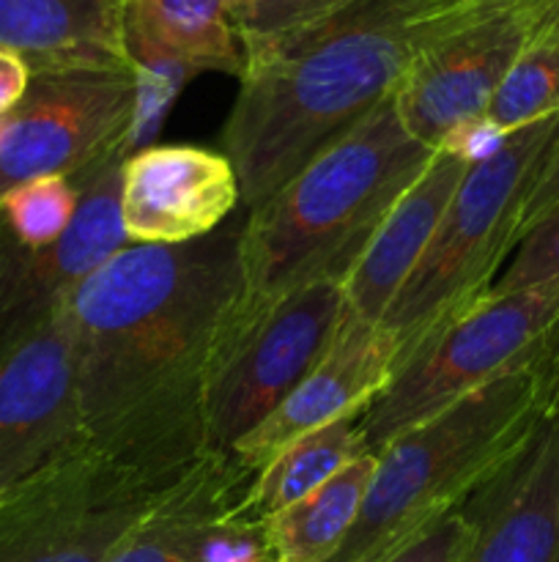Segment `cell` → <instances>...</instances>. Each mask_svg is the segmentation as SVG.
<instances>
[{
    "mask_svg": "<svg viewBox=\"0 0 559 562\" xmlns=\"http://www.w3.org/2000/svg\"><path fill=\"white\" fill-rule=\"evenodd\" d=\"M244 217L184 245H126L66 300L80 439L173 483L214 453L208 390L244 305Z\"/></svg>",
    "mask_w": 559,
    "mask_h": 562,
    "instance_id": "6da1fadb",
    "label": "cell"
},
{
    "mask_svg": "<svg viewBox=\"0 0 559 562\" xmlns=\"http://www.w3.org/2000/svg\"><path fill=\"white\" fill-rule=\"evenodd\" d=\"M469 14L442 0H351L312 25L247 47L223 126L241 206L250 212L266 201L392 99L417 53Z\"/></svg>",
    "mask_w": 559,
    "mask_h": 562,
    "instance_id": "7a4b0ae2",
    "label": "cell"
},
{
    "mask_svg": "<svg viewBox=\"0 0 559 562\" xmlns=\"http://www.w3.org/2000/svg\"><path fill=\"white\" fill-rule=\"evenodd\" d=\"M433 154L406 132L387 99L252 206L241 231L244 311L318 278L343 280Z\"/></svg>",
    "mask_w": 559,
    "mask_h": 562,
    "instance_id": "3957f363",
    "label": "cell"
},
{
    "mask_svg": "<svg viewBox=\"0 0 559 562\" xmlns=\"http://www.w3.org/2000/svg\"><path fill=\"white\" fill-rule=\"evenodd\" d=\"M557 395L559 360L497 379L395 437L376 456L360 516L327 562H387L464 508L532 442Z\"/></svg>",
    "mask_w": 559,
    "mask_h": 562,
    "instance_id": "277c9868",
    "label": "cell"
},
{
    "mask_svg": "<svg viewBox=\"0 0 559 562\" xmlns=\"http://www.w3.org/2000/svg\"><path fill=\"white\" fill-rule=\"evenodd\" d=\"M559 137V113L515 130L469 165L425 256L384 313L400 360L453 313L491 291L499 267L518 245L521 212ZM398 371V368H395Z\"/></svg>",
    "mask_w": 559,
    "mask_h": 562,
    "instance_id": "5b68a950",
    "label": "cell"
},
{
    "mask_svg": "<svg viewBox=\"0 0 559 562\" xmlns=\"http://www.w3.org/2000/svg\"><path fill=\"white\" fill-rule=\"evenodd\" d=\"M559 360V278L510 294H486L453 313L398 362L367 406L362 442L378 456L395 437L475 390Z\"/></svg>",
    "mask_w": 559,
    "mask_h": 562,
    "instance_id": "8992f818",
    "label": "cell"
},
{
    "mask_svg": "<svg viewBox=\"0 0 559 562\" xmlns=\"http://www.w3.org/2000/svg\"><path fill=\"white\" fill-rule=\"evenodd\" d=\"M168 486L80 439L0 499V562H110Z\"/></svg>",
    "mask_w": 559,
    "mask_h": 562,
    "instance_id": "52a82bcc",
    "label": "cell"
},
{
    "mask_svg": "<svg viewBox=\"0 0 559 562\" xmlns=\"http://www.w3.org/2000/svg\"><path fill=\"white\" fill-rule=\"evenodd\" d=\"M345 318L343 280L318 278L244 311L208 390V442L230 453L323 360Z\"/></svg>",
    "mask_w": 559,
    "mask_h": 562,
    "instance_id": "ba28073f",
    "label": "cell"
},
{
    "mask_svg": "<svg viewBox=\"0 0 559 562\" xmlns=\"http://www.w3.org/2000/svg\"><path fill=\"white\" fill-rule=\"evenodd\" d=\"M135 71H44L5 115L0 198L38 176L80 179L118 151H132Z\"/></svg>",
    "mask_w": 559,
    "mask_h": 562,
    "instance_id": "9c48e42d",
    "label": "cell"
},
{
    "mask_svg": "<svg viewBox=\"0 0 559 562\" xmlns=\"http://www.w3.org/2000/svg\"><path fill=\"white\" fill-rule=\"evenodd\" d=\"M537 0L482 5L417 53L392 93L406 132L431 151L486 119L491 97L537 25Z\"/></svg>",
    "mask_w": 559,
    "mask_h": 562,
    "instance_id": "30bf717a",
    "label": "cell"
},
{
    "mask_svg": "<svg viewBox=\"0 0 559 562\" xmlns=\"http://www.w3.org/2000/svg\"><path fill=\"white\" fill-rule=\"evenodd\" d=\"M124 159L126 151H118L75 179L80 203L55 245L27 250L0 228V355L129 245L121 223Z\"/></svg>",
    "mask_w": 559,
    "mask_h": 562,
    "instance_id": "8fae6325",
    "label": "cell"
},
{
    "mask_svg": "<svg viewBox=\"0 0 559 562\" xmlns=\"http://www.w3.org/2000/svg\"><path fill=\"white\" fill-rule=\"evenodd\" d=\"M80 442L66 302L0 355V497Z\"/></svg>",
    "mask_w": 559,
    "mask_h": 562,
    "instance_id": "7c38bea8",
    "label": "cell"
},
{
    "mask_svg": "<svg viewBox=\"0 0 559 562\" xmlns=\"http://www.w3.org/2000/svg\"><path fill=\"white\" fill-rule=\"evenodd\" d=\"M239 206V179L223 151L190 143L142 146L121 165V223L129 245L201 239Z\"/></svg>",
    "mask_w": 559,
    "mask_h": 562,
    "instance_id": "4fadbf2b",
    "label": "cell"
},
{
    "mask_svg": "<svg viewBox=\"0 0 559 562\" xmlns=\"http://www.w3.org/2000/svg\"><path fill=\"white\" fill-rule=\"evenodd\" d=\"M398 362L400 344L387 327L345 313L323 360L261 426L230 448V456L247 475H255L285 445L340 417L367 412L392 382Z\"/></svg>",
    "mask_w": 559,
    "mask_h": 562,
    "instance_id": "5bb4252c",
    "label": "cell"
},
{
    "mask_svg": "<svg viewBox=\"0 0 559 562\" xmlns=\"http://www.w3.org/2000/svg\"><path fill=\"white\" fill-rule=\"evenodd\" d=\"M471 536L458 562H559V415L464 505Z\"/></svg>",
    "mask_w": 559,
    "mask_h": 562,
    "instance_id": "9a60e30c",
    "label": "cell"
},
{
    "mask_svg": "<svg viewBox=\"0 0 559 562\" xmlns=\"http://www.w3.org/2000/svg\"><path fill=\"white\" fill-rule=\"evenodd\" d=\"M469 165L458 154L438 148L425 170L395 201L365 250L345 272L343 294L349 316L370 324L384 322L387 307L425 256Z\"/></svg>",
    "mask_w": 559,
    "mask_h": 562,
    "instance_id": "2e32d148",
    "label": "cell"
},
{
    "mask_svg": "<svg viewBox=\"0 0 559 562\" xmlns=\"http://www.w3.org/2000/svg\"><path fill=\"white\" fill-rule=\"evenodd\" d=\"M0 49L33 75L135 71L124 42V0H0Z\"/></svg>",
    "mask_w": 559,
    "mask_h": 562,
    "instance_id": "e0dca14e",
    "label": "cell"
},
{
    "mask_svg": "<svg viewBox=\"0 0 559 562\" xmlns=\"http://www.w3.org/2000/svg\"><path fill=\"white\" fill-rule=\"evenodd\" d=\"M250 477L230 453H208L164 488L110 562H203L208 538L236 514Z\"/></svg>",
    "mask_w": 559,
    "mask_h": 562,
    "instance_id": "ac0fdd59",
    "label": "cell"
},
{
    "mask_svg": "<svg viewBox=\"0 0 559 562\" xmlns=\"http://www.w3.org/2000/svg\"><path fill=\"white\" fill-rule=\"evenodd\" d=\"M132 66L179 64L190 71L241 77L244 47L233 0H124Z\"/></svg>",
    "mask_w": 559,
    "mask_h": 562,
    "instance_id": "d6986e66",
    "label": "cell"
},
{
    "mask_svg": "<svg viewBox=\"0 0 559 562\" xmlns=\"http://www.w3.org/2000/svg\"><path fill=\"white\" fill-rule=\"evenodd\" d=\"M362 417L365 412L340 417V420L285 445L272 461H266L250 477L239 505H236V516L263 525L274 514L294 505L296 499L316 492L321 483L338 475L356 456L367 453L365 442H362Z\"/></svg>",
    "mask_w": 559,
    "mask_h": 562,
    "instance_id": "ffe728a7",
    "label": "cell"
},
{
    "mask_svg": "<svg viewBox=\"0 0 559 562\" xmlns=\"http://www.w3.org/2000/svg\"><path fill=\"white\" fill-rule=\"evenodd\" d=\"M376 472V456L362 453L338 475L263 521L272 562H327L360 516Z\"/></svg>",
    "mask_w": 559,
    "mask_h": 562,
    "instance_id": "44dd1931",
    "label": "cell"
},
{
    "mask_svg": "<svg viewBox=\"0 0 559 562\" xmlns=\"http://www.w3.org/2000/svg\"><path fill=\"white\" fill-rule=\"evenodd\" d=\"M554 113H559V27L537 14L535 31L499 82L486 119L510 135Z\"/></svg>",
    "mask_w": 559,
    "mask_h": 562,
    "instance_id": "7402d4cb",
    "label": "cell"
},
{
    "mask_svg": "<svg viewBox=\"0 0 559 562\" xmlns=\"http://www.w3.org/2000/svg\"><path fill=\"white\" fill-rule=\"evenodd\" d=\"M80 203V190L66 176H38L11 187L0 198L5 231L27 250L55 245L69 231Z\"/></svg>",
    "mask_w": 559,
    "mask_h": 562,
    "instance_id": "603a6c76",
    "label": "cell"
},
{
    "mask_svg": "<svg viewBox=\"0 0 559 562\" xmlns=\"http://www.w3.org/2000/svg\"><path fill=\"white\" fill-rule=\"evenodd\" d=\"M351 0H233L241 47L272 42L323 20Z\"/></svg>",
    "mask_w": 559,
    "mask_h": 562,
    "instance_id": "cb8c5ba5",
    "label": "cell"
},
{
    "mask_svg": "<svg viewBox=\"0 0 559 562\" xmlns=\"http://www.w3.org/2000/svg\"><path fill=\"white\" fill-rule=\"evenodd\" d=\"M559 278V206L537 220L515 245L513 261L493 280L488 294H510V291L532 289Z\"/></svg>",
    "mask_w": 559,
    "mask_h": 562,
    "instance_id": "d4e9b609",
    "label": "cell"
},
{
    "mask_svg": "<svg viewBox=\"0 0 559 562\" xmlns=\"http://www.w3.org/2000/svg\"><path fill=\"white\" fill-rule=\"evenodd\" d=\"M471 536V521L464 508L442 516L436 525L414 538L387 562H458Z\"/></svg>",
    "mask_w": 559,
    "mask_h": 562,
    "instance_id": "484cf974",
    "label": "cell"
},
{
    "mask_svg": "<svg viewBox=\"0 0 559 562\" xmlns=\"http://www.w3.org/2000/svg\"><path fill=\"white\" fill-rule=\"evenodd\" d=\"M559 206V137L554 140L551 151H548L546 165H543L540 176H537L535 187H532L529 198H526V206L521 212V225H518V241L537 220L546 217L551 209Z\"/></svg>",
    "mask_w": 559,
    "mask_h": 562,
    "instance_id": "4316f807",
    "label": "cell"
},
{
    "mask_svg": "<svg viewBox=\"0 0 559 562\" xmlns=\"http://www.w3.org/2000/svg\"><path fill=\"white\" fill-rule=\"evenodd\" d=\"M33 80L31 66L11 49H0V115H9L25 99Z\"/></svg>",
    "mask_w": 559,
    "mask_h": 562,
    "instance_id": "83f0119b",
    "label": "cell"
},
{
    "mask_svg": "<svg viewBox=\"0 0 559 562\" xmlns=\"http://www.w3.org/2000/svg\"><path fill=\"white\" fill-rule=\"evenodd\" d=\"M447 9H455V11H464V14H469V11H477L482 9V5H493V3H507V0H442Z\"/></svg>",
    "mask_w": 559,
    "mask_h": 562,
    "instance_id": "f1b7e54d",
    "label": "cell"
},
{
    "mask_svg": "<svg viewBox=\"0 0 559 562\" xmlns=\"http://www.w3.org/2000/svg\"><path fill=\"white\" fill-rule=\"evenodd\" d=\"M537 3H540V14L559 27V0H537Z\"/></svg>",
    "mask_w": 559,
    "mask_h": 562,
    "instance_id": "f546056e",
    "label": "cell"
},
{
    "mask_svg": "<svg viewBox=\"0 0 559 562\" xmlns=\"http://www.w3.org/2000/svg\"><path fill=\"white\" fill-rule=\"evenodd\" d=\"M3 124H5V115H0V137H3Z\"/></svg>",
    "mask_w": 559,
    "mask_h": 562,
    "instance_id": "4dcf8cb0",
    "label": "cell"
},
{
    "mask_svg": "<svg viewBox=\"0 0 559 562\" xmlns=\"http://www.w3.org/2000/svg\"><path fill=\"white\" fill-rule=\"evenodd\" d=\"M554 412H557V415H559V395H557V406H554Z\"/></svg>",
    "mask_w": 559,
    "mask_h": 562,
    "instance_id": "1f68e13d",
    "label": "cell"
},
{
    "mask_svg": "<svg viewBox=\"0 0 559 562\" xmlns=\"http://www.w3.org/2000/svg\"><path fill=\"white\" fill-rule=\"evenodd\" d=\"M0 225H3V217H0Z\"/></svg>",
    "mask_w": 559,
    "mask_h": 562,
    "instance_id": "d6a6232c",
    "label": "cell"
},
{
    "mask_svg": "<svg viewBox=\"0 0 559 562\" xmlns=\"http://www.w3.org/2000/svg\"><path fill=\"white\" fill-rule=\"evenodd\" d=\"M0 228H3V225H0Z\"/></svg>",
    "mask_w": 559,
    "mask_h": 562,
    "instance_id": "836d02e7",
    "label": "cell"
},
{
    "mask_svg": "<svg viewBox=\"0 0 559 562\" xmlns=\"http://www.w3.org/2000/svg\"><path fill=\"white\" fill-rule=\"evenodd\" d=\"M0 499H3V497H0Z\"/></svg>",
    "mask_w": 559,
    "mask_h": 562,
    "instance_id": "e575fe53",
    "label": "cell"
}]
</instances>
